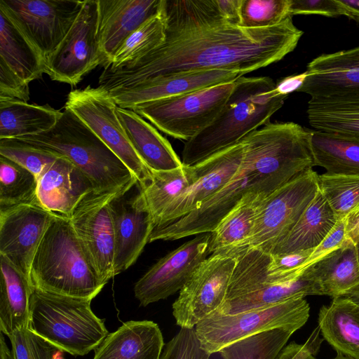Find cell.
Masks as SVG:
<instances>
[{
	"label": "cell",
	"instance_id": "obj_43",
	"mask_svg": "<svg viewBox=\"0 0 359 359\" xmlns=\"http://www.w3.org/2000/svg\"><path fill=\"white\" fill-rule=\"evenodd\" d=\"M210 355L202 348L194 328L181 327L164 345L159 359H209Z\"/></svg>",
	"mask_w": 359,
	"mask_h": 359
},
{
	"label": "cell",
	"instance_id": "obj_27",
	"mask_svg": "<svg viewBox=\"0 0 359 359\" xmlns=\"http://www.w3.org/2000/svg\"><path fill=\"white\" fill-rule=\"evenodd\" d=\"M268 196L250 191L243 196L211 232L210 255L224 252L237 255L245 248L255 217Z\"/></svg>",
	"mask_w": 359,
	"mask_h": 359
},
{
	"label": "cell",
	"instance_id": "obj_6",
	"mask_svg": "<svg viewBox=\"0 0 359 359\" xmlns=\"http://www.w3.org/2000/svg\"><path fill=\"white\" fill-rule=\"evenodd\" d=\"M268 255L263 250L250 248L236 255L225 299L215 312L234 314L308 295H323L309 268L292 278H269L265 270Z\"/></svg>",
	"mask_w": 359,
	"mask_h": 359
},
{
	"label": "cell",
	"instance_id": "obj_13",
	"mask_svg": "<svg viewBox=\"0 0 359 359\" xmlns=\"http://www.w3.org/2000/svg\"><path fill=\"white\" fill-rule=\"evenodd\" d=\"M79 0H0L3 11L46 62L82 8Z\"/></svg>",
	"mask_w": 359,
	"mask_h": 359
},
{
	"label": "cell",
	"instance_id": "obj_38",
	"mask_svg": "<svg viewBox=\"0 0 359 359\" xmlns=\"http://www.w3.org/2000/svg\"><path fill=\"white\" fill-rule=\"evenodd\" d=\"M294 332L276 328L243 338L218 353L223 359H276Z\"/></svg>",
	"mask_w": 359,
	"mask_h": 359
},
{
	"label": "cell",
	"instance_id": "obj_22",
	"mask_svg": "<svg viewBox=\"0 0 359 359\" xmlns=\"http://www.w3.org/2000/svg\"><path fill=\"white\" fill-rule=\"evenodd\" d=\"M306 72L298 92L311 98L359 97V46L320 55L308 64Z\"/></svg>",
	"mask_w": 359,
	"mask_h": 359
},
{
	"label": "cell",
	"instance_id": "obj_52",
	"mask_svg": "<svg viewBox=\"0 0 359 359\" xmlns=\"http://www.w3.org/2000/svg\"><path fill=\"white\" fill-rule=\"evenodd\" d=\"M340 1L359 17V0H340Z\"/></svg>",
	"mask_w": 359,
	"mask_h": 359
},
{
	"label": "cell",
	"instance_id": "obj_37",
	"mask_svg": "<svg viewBox=\"0 0 359 359\" xmlns=\"http://www.w3.org/2000/svg\"><path fill=\"white\" fill-rule=\"evenodd\" d=\"M37 182L32 172L0 155V210L36 201Z\"/></svg>",
	"mask_w": 359,
	"mask_h": 359
},
{
	"label": "cell",
	"instance_id": "obj_2",
	"mask_svg": "<svg viewBox=\"0 0 359 359\" xmlns=\"http://www.w3.org/2000/svg\"><path fill=\"white\" fill-rule=\"evenodd\" d=\"M224 108L205 130L185 142L182 162L195 165L238 143L251 132L269 123L282 107L286 96L275 92L276 83L268 76H241Z\"/></svg>",
	"mask_w": 359,
	"mask_h": 359
},
{
	"label": "cell",
	"instance_id": "obj_12",
	"mask_svg": "<svg viewBox=\"0 0 359 359\" xmlns=\"http://www.w3.org/2000/svg\"><path fill=\"white\" fill-rule=\"evenodd\" d=\"M236 264V255L223 252L210 255L197 267L172 304L177 325L194 328L221 306Z\"/></svg>",
	"mask_w": 359,
	"mask_h": 359
},
{
	"label": "cell",
	"instance_id": "obj_17",
	"mask_svg": "<svg viewBox=\"0 0 359 359\" xmlns=\"http://www.w3.org/2000/svg\"><path fill=\"white\" fill-rule=\"evenodd\" d=\"M110 211L115 241V276L137 261L149 243L154 224L138 181L113 198Z\"/></svg>",
	"mask_w": 359,
	"mask_h": 359
},
{
	"label": "cell",
	"instance_id": "obj_7",
	"mask_svg": "<svg viewBox=\"0 0 359 359\" xmlns=\"http://www.w3.org/2000/svg\"><path fill=\"white\" fill-rule=\"evenodd\" d=\"M310 307L303 298L289 299L234 314L214 312L194 327L201 346L210 354L243 338L276 328L294 332L309 318Z\"/></svg>",
	"mask_w": 359,
	"mask_h": 359
},
{
	"label": "cell",
	"instance_id": "obj_25",
	"mask_svg": "<svg viewBox=\"0 0 359 359\" xmlns=\"http://www.w3.org/2000/svg\"><path fill=\"white\" fill-rule=\"evenodd\" d=\"M117 114L133 148L150 170H170L183 165L168 140L142 117L119 107Z\"/></svg>",
	"mask_w": 359,
	"mask_h": 359
},
{
	"label": "cell",
	"instance_id": "obj_23",
	"mask_svg": "<svg viewBox=\"0 0 359 359\" xmlns=\"http://www.w3.org/2000/svg\"><path fill=\"white\" fill-rule=\"evenodd\" d=\"M37 182V203L54 215L69 219L81 201L95 191L90 179L63 156L52 163Z\"/></svg>",
	"mask_w": 359,
	"mask_h": 359
},
{
	"label": "cell",
	"instance_id": "obj_55",
	"mask_svg": "<svg viewBox=\"0 0 359 359\" xmlns=\"http://www.w3.org/2000/svg\"><path fill=\"white\" fill-rule=\"evenodd\" d=\"M355 246H356L358 258V262H359V241L355 244Z\"/></svg>",
	"mask_w": 359,
	"mask_h": 359
},
{
	"label": "cell",
	"instance_id": "obj_40",
	"mask_svg": "<svg viewBox=\"0 0 359 359\" xmlns=\"http://www.w3.org/2000/svg\"><path fill=\"white\" fill-rule=\"evenodd\" d=\"M290 3L291 0H243L241 27L266 28L279 25L291 15Z\"/></svg>",
	"mask_w": 359,
	"mask_h": 359
},
{
	"label": "cell",
	"instance_id": "obj_50",
	"mask_svg": "<svg viewBox=\"0 0 359 359\" xmlns=\"http://www.w3.org/2000/svg\"><path fill=\"white\" fill-rule=\"evenodd\" d=\"M346 235L355 244L359 241V205L346 217Z\"/></svg>",
	"mask_w": 359,
	"mask_h": 359
},
{
	"label": "cell",
	"instance_id": "obj_42",
	"mask_svg": "<svg viewBox=\"0 0 359 359\" xmlns=\"http://www.w3.org/2000/svg\"><path fill=\"white\" fill-rule=\"evenodd\" d=\"M11 359H53L58 349L29 327L17 330L8 336Z\"/></svg>",
	"mask_w": 359,
	"mask_h": 359
},
{
	"label": "cell",
	"instance_id": "obj_54",
	"mask_svg": "<svg viewBox=\"0 0 359 359\" xmlns=\"http://www.w3.org/2000/svg\"><path fill=\"white\" fill-rule=\"evenodd\" d=\"M332 359H354V358H352L351 357L346 356L344 355L337 353V355Z\"/></svg>",
	"mask_w": 359,
	"mask_h": 359
},
{
	"label": "cell",
	"instance_id": "obj_3",
	"mask_svg": "<svg viewBox=\"0 0 359 359\" xmlns=\"http://www.w3.org/2000/svg\"><path fill=\"white\" fill-rule=\"evenodd\" d=\"M34 288L65 296L93 299L105 285L69 218L54 215L30 269Z\"/></svg>",
	"mask_w": 359,
	"mask_h": 359
},
{
	"label": "cell",
	"instance_id": "obj_48",
	"mask_svg": "<svg viewBox=\"0 0 359 359\" xmlns=\"http://www.w3.org/2000/svg\"><path fill=\"white\" fill-rule=\"evenodd\" d=\"M243 0H216L220 13L231 25L241 26Z\"/></svg>",
	"mask_w": 359,
	"mask_h": 359
},
{
	"label": "cell",
	"instance_id": "obj_28",
	"mask_svg": "<svg viewBox=\"0 0 359 359\" xmlns=\"http://www.w3.org/2000/svg\"><path fill=\"white\" fill-rule=\"evenodd\" d=\"M0 331L8 336L29 327L30 280L6 257L0 255Z\"/></svg>",
	"mask_w": 359,
	"mask_h": 359
},
{
	"label": "cell",
	"instance_id": "obj_1",
	"mask_svg": "<svg viewBox=\"0 0 359 359\" xmlns=\"http://www.w3.org/2000/svg\"><path fill=\"white\" fill-rule=\"evenodd\" d=\"M165 38L157 48L114 71L104 69L100 88L111 91L187 72L227 69L243 75L282 60L303 32L292 16L266 28L229 24L216 0H162Z\"/></svg>",
	"mask_w": 359,
	"mask_h": 359
},
{
	"label": "cell",
	"instance_id": "obj_53",
	"mask_svg": "<svg viewBox=\"0 0 359 359\" xmlns=\"http://www.w3.org/2000/svg\"><path fill=\"white\" fill-rule=\"evenodd\" d=\"M342 296H346L359 304V284L348 290Z\"/></svg>",
	"mask_w": 359,
	"mask_h": 359
},
{
	"label": "cell",
	"instance_id": "obj_4",
	"mask_svg": "<svg viewBox=\"0 0 359 359\" xmlns=\"http://www.w3.org/2000/svg\"><path fill=\"white\" fill-rule=\"evenodd\" d=\"M13 140L67 158L90 179L95 191H118L138 181L120 158L66 109L48 131Z\"/></svg>",
	"mask_w": 359,
	"mask_h": 359
},
{
	"label": "cell",
	"instance_id": "obj_9",
	"mask_svg": "<svg viewBox=\"0 0 359 359\" xmlns=\"http://www.w3.org/2000/svg\"><path fill=\"white\" fill-rule=\"evenodd\" d=\"M278 188L244 154L240 168L222 188L192 212L170 223L154 227L149 243L212 232L247 193L255 191L270 195Z\"/></svg>",
	"mask_w": 359,
	"mask_h": 359
},
{
	"label": "cell",
	"instance_id": "obj_26",
	"mask_svg": "<svg viewBox=\"0 0 359 359\" xmlns=\"http://www.w3.org/2000/svg\"><path fill=\"white\" fill-rule=\"evenodd\" d=\"M323 338L346 356L359 359V304L346 296L332 298L318 313Z\"/></svg>",
	"mask_w": 359,
	"mask_h": 359
},
{
	"label": "cell",
	"instance_id": "obj_24",
	"mask_svg": "<svg viewBox=\"0 0 359 359\" xmlns=\"http://www.w3.org/2000/svg\"><path fill=\"white\" fill-rule=\"evenodd\" d=\"M165 344L158 325L151 320H130L105 337L93 359H159Z\"/></svg>",
	"mask_w": 359,
	"mask_h": 359
},
{
	"label": "cell",
	"instance_id": "obj_44",
	"mask_svg": "<svg viewBox=\"0 0 359 359\" xmlns=\"http://www.w3.org/2000/svg\"><path fill=\"white\" fill-rule=\"evenodd\" d=\"M290 13L318 14L327 17L345 15L359 23V17L340 0H291Z\"/></svg>",
	"mask_w": 359,
	"mask_h": 359
},
{
	"label": "cell",
	"instance_id": "obj_34",
	"mask_svg": "<svg viewBox=\"0 0 359 359\" xmlns=\"http://www.w3.org/2000/svg\"><path fill=\"white\" fill-rule=\"evenodd\" d=\"M310 144L315 166L331 174L359 175V140L314 130Z\"/></svg>",
	"mask_w": 359,
	"mask_h": 359
},
{
	"label": "cell",
	"instance_id": "obj_10",
	"mask_svg": "<svg viewBox=\"0 0 359 359\" xmlns=\"http://www.w3.org/2000/svg\"><path fill=\"white\" fill-rule=\"evenodd\" d=\"M318 175L313 168L309 169L266 197L245 248L269 252L292 230L318 191Z\"/></svg>",
	"mask_w": 359,
	"mask_h": 359
},
{
	"label": "cell",
	"instance_id": "obj_20",
	"mask_svg": "<svg viewBox=\"0 0 359 359\" xmlns=\"http://www.w3.org/2000/svg\"><path fill=\"white\" fill-rule=\"evenodd\" d=\"M243 76L240 72L227 69L201 70L156 77L130 87L108 92L118 107L131 109L142 103L233 82Z\"/></svg>",
	"mask_w": 359,
	"mask_h": 359
},
{
	"label": "cell",
	"instance_id": "obj_29",
	"mask_svg": "<svg viewBox=\"0 0 359 359\" xmlns=\"http://www.w3.org/2000/svg\"><path fill=\"white\" fill-rule=\"evenodd\" d=\"M337 221L333 210L318 190L292 230L269 253L286 254L314 249Z\"/></svg>",
	"mask_w": 359,
	"mask_h": 359
},
{
	"label": "cell",
	"instance_id": "obj_45",
	"mask_svg": "<svg viewBox=\"0 0 359 359\" xmlns=\"http://www.w3.org/2000/svg\"><path fill=\"white\" fill-rule=\"evenodd\" d=\"M346 239V217L339 219L330 232L316 246L311 255L309 257L304 264L302 266L300 272L313 265L339 247H340Z\"/></svg>",
	"mask_w": 359,
	"mask_h": 359
},
{
	"label": "cell",
	"instance_id": "obj_41",
	"mask_svg": "<svg viewBox=\"0 0 359 359\" xmlns=\"http://www.w3.org/2000/svg\"><path fill=\"white\" fill-rule=\"evenodd\" d=\"M0 155L27 169L38 179L60 156L13 139L0 140Z\"/></svg>",
	"mask_w": 359,
	"mask_h": 359
},
{
	"label": "cell",
	"instance_id": "obj_5",
	"mask_svg": "<svg viewBox=\"0 0 359 359\" xmlns=\"http://www.w3.org/2000/svg\"><path fill=\"white\" fill-rule=\"evenodd\" d=\"M91 301L34 288L30 298L29 328L58 350L84 355L109 334L103 320L93 312Z\"/></svg>",
	"mask_w": 359,
	"mask_h": 359
},
{
	"label": "cell",
	"instance_id": "obj_36",
	"mask_svg": "<svg viewBox=\"0 0 359 359\" xmlns=\"http://www.w3.org/2000/svg\"><path fill=\"white\" fill-rule=\"evenodd\" d=\"M165 38V21L159 12L127 37L105 69L114 71L138 60L159 46Z\"/></svg>",
	"mask_w": 359,
	"mask_h": 359
},
{
	"label": "cell",
	"instance_id": "obj_15",
	"mask_svg": "<svg viewBox=\"0 0 359 359\" xmlns=\"http://www.w3.org/2000/svg\"><path fill=\"white\" fill-rule=\"evenodd\" d=\"M123 189L93 191L81 201L69 218L104 285L114 277L115 241L110 202Z\"/></svg>",
	"mask_w": 359,
	"mask_h": 359
},
{
	"label": "cell",
	"instance_id": "obj_46",
	"mask_svg": "<svg viewBox=\"0 0 359 359\" xmlns=\"http://www.w3.org/2000/svg\"><path fill=\"white\" fill-rule=\"evenodd\" d=\"M0 98H9L25 102L29 100V84L18 76L0 61Z\"/></svg>",
	"mask_w": 359,
	"mask_h": 359
},
{
	"label": "cell",
	"instance_id": "obj_14",
	"mask_svg": "<svg viewBox=\"0 0 359 359\" xmlns=\"http://www.w3.org/2000/svg\"><path fill=\"white\" fill-rule=\"evenodd\" d=\"M98 0H84L72 27L46 62L51 80L76 86L102 65L97 38Z\"/></svg>",
	"mask_w": 359,
	"mask_h": 359
},
{
	"label": "cell",
	"instance_id": "obj_11",
	"mask_svg": "<svg viewBox=\"0 0 359 359\" xmlns=\"http://www.w3.org/2000/svg\"><path fill=\"white\" fill-rule=\"evenodd\" d=\"M118 106L108 91L90 86L71 91L65 109L86 124L127 166L143 186L151 170L140 158L118 119Z\"/></svg>",
	"mask_w": 359,
	"mask_h": 359
},
{
	"label": "cell",
	"instance_id": "obj_16",
	"mask_svg": "<svg viewBox=\"0 0 359 359\" xmlns=\"http://www.w3.org/2000/svg\"><path fill=\"white\" fill-rule=\"evenodd\" d=\"M211 232L198 234L158 260L136 282L135 298L142 306L180 292L210 255Z\"/></svg>",
	"mask_w": 359,
	"mask_h": 359
},
{
	"label": "cell",
	"instance_id": "obj_49",
	"mask_svg": "<svg viewBox=\"0 0 359 359\" xmlns=\"http://www.w3.org/2000/svg\"><path fill=\"white\" fill-rule=\"evenodd\" d=\"M307 72L298 74L290 75L280 79L275 86V92L280 95L287 97L290 93L298 91L303 86Z\"/></svg>",
	"mask_w": 359,
	"mask_h": 359
},
{
	"label": "cell",
	"instance_id": "obj_19",
	"mask_svg": "<svg viewBox=\"0 0 359 359\" xmlns=\"http://www.w3.org/2000/svg\"><path fill=\"white\" fill-rule=\"evenodd\" d=\"M243 156L244 145L240 141L193 165L194 182L166 207L154 227L170 223L198 208L231 179L240 168Z\"/></svg>",
	"mask_w": 359,
	"mask_h": 359
},
{
	"label": "cell",
	"instance_id": "obj_32",
	"mask_svg": "<svg viewBox=\"0 0 359 359\" xmlns=\"http://www.w3.org/2000/svg\"><path fill=\"white\" fill-rule=\"evenodd\" d=\"M323 295L340 297L359 284V262L355 244L346 238L343 244L310 266Z\"/></svg>",
	"mask_w": 359,
	"mask_h": 359
},
{
	"label": "cell",
	"instance_id": "obj_35",
	"mask_svg": "<svg viewBox=\"0 0 359 359\" xmlns=\"http://www.w3.org/2000/svg\"><path fill=\"white\" fill-rule=\"evenodd\" d=\"M194 165L170 170H151L149 181L142 186L143 195L153 218L156 222L166 207L183 194L195 181Z\"/></svg>",
	"mask_w": 359,
	"mask_h": 359
},
{
	"label": "cell",
	"instance_id": "obj_18",
	"mask_svg": "<svg viewBox=\"0 0 359 359\" xmlns=\"http://www.w3.org/2000/svg\"><path fill=\"white\" fill-rule=\"evenodd\" d=\"M53 215L36 201L0 210V255L29 280L33 258Z\"/></svg>",
	"mask_w": 359,
	"mask_h": 359
},
{
	"label": "cell",
	"instance_id": "obj_8",
	"mask_svg": "<svg viewBox=\"0 0 359 359\" xmlns=\"http://www.w3.org/2000/svg\"><path fill=\"white\" fill-rule=\"evenodd\" d=\"M235 81L142 103L131 109L163 133L186 142L216 119L229 98Z\"/></svg>",
	"mask_w": 359,
	"mask_h": 359
},
{
	"label": "cell",
	"instance_id": "obj_39",
	"mask_svg": "<svg viewBox=\"0 0 359 359\" xmlns=\"http://www.w3.org/2000/svg\"><path fill=\"white\" fill-rule=\"evenodd\" d=\"M318 186L338 220L359 205V175L325 172L318 175Z\"/></svg>",
	"mask_w": 359,
	"mask_h": 359
},
{
	"label": "cell",
	"instance_id": "obj_31",
	"mask_svg": "<svg viewBox=\"0 0 359 359\" xmlns=\"http://www.w3.org/2000/svg\"><path fill=\"white\" fill-rule=\"evenodd\" d=\"M63 111L48 104L39 105L0 98V140L34 135L52 129Z\"/></svg>",
	"mask_w": 359,
	"mask_h": 359
},
{
	"label": "cell",
	"instance_id": "obj_21",
	"mask_svg": "<svg viewBox=\"0 0 359 359\" xmlns=\"http://www.w3.org/2000/svg\"><path fill=\"white\" fill-rule=\"evenodd\" d=\"M162 0H98L97 38L102 66L108 67L123 41L160 12Z\"/></svg>",
	"mask_w": 359,
	"mask_h": 359
},
{
	"label": "cell",
	"instance_id": "obj_47",
	"mask_svg": "<svg viewBox=\"0 0 359 359\" xmlns=\"http://www.w3.org/2000/svg\"><path fill=\"white\" fill-rule=\"evenodd\" d=\"M316 344L315 340L311 341V338L304 344L292 341L283 348L276 359H316L313 354L319 345Z\"/></svg>",
	"mask_w": 359,
	"mask_h": 359
},
{
	"label": "cell",
	"instance_id": "obj_33",
	"mask_svg": "<svg viewBox=\"0 0 359 359\" xmlns=\"http://www.w3.org/2000/svg\"><path fill=\"white\" fill-rule=\"evenodd\" d=\"M307 116L316 130L359 140V97L311 98Z\"/></svg>",
	"mask_w": 359,
	"mask_h": 359
},
{
	"label": "cell",
	"instance_id": "obj_30",
	"mask_svg": "<svg viewBox=\"0 0 359 359\" xmlns=\"http://www.w3.org/2000/svg\"><path fill=\"white\" fill-rule=\"evenodd\" d=\"M0 61L28 84L46 72V61L39 50L1 10Z\"/></svg>",
	"mask_w": 359,
	"mask_h": 359
},
{
	"label": "cell",
	"instance_id": "obj_51",
	"mask_svg": "<svg viewBox=\"0 0 359 359\" xmlns=\"http://www.w3.org/2000/svg\"><path fill=\"white\" fill-rule=\"evenodd\" d=\"M0 355L1 359H11V351L8 349L6 342L4 337L3 336V332L0 333Z\"/></svg>",
	"mask_w": 359,
	"mask_h": 359
}]
</instances>
